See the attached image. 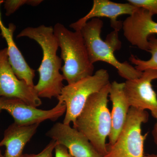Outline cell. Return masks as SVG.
I'll use <instances>...</instances> for the list:
<instances>
[{
	"label": "cell",
	"instance_id": "ba28073f",
	"mask_svg": "<svg viewBox=\"0 0 157 157\" xmlns=\"http://www.w3.org/2000/svg\"><path fill=\"white\" fill-rule=\"evenodd\" d=\"M19 99L33 107L42 104L34 87L17 78L9 63L7 48L0 50V98Z\"/></svg>",
	"mask_w": 157,
	"mask_h": 157
},
{
	"label": "cell",
	"instance_id": "8fae6325",
	"mask_svg": "<svg viewBox=\"0 0 157 157\" xmlns=\"http://www.w3.org/2000/svg\"><path fill=\"white\" fill-rule=\"evenodd\" d=\"M147 10L137 8L122 23L124 35L132 45L141 50L148 51L149 37L157 34V22Z\"/></svg>",
	"mask_w": 157,
	"mask_h": 157
},
{
	"label": "cell",
	"instance_id": "ac0fdd59",
	"mask_svg": "<svg viewBox=\"0 0 157 157\" xmlns=\"http://www.w3.org/2000/svg\"><path fill=\"white\" fill-rule=\"evenodd\" d=\"M128 2L138 8L147 10L152 14H157V0H128Z\"/></svg>",
	"mask_w": 157,
	"mask_h": 157
},
{
	"label": "cell",
	"instance_id": "7a4b0ae2",
	"mask_svg": "<svg viewBox=\"0 0 157 157\" xmlns=\"http://www.w3.org/2000/svg\"><path fill=\"white\" fill-rule=\"evenodd\" d=\"M110 85L90 96L73 127L87 137L102 157L107 154L106 139L111 131V114L107 106Z\"/></svg>",
	"mask_w": 157,
	"mask_h": 157
},
{
	"label": "cell",
	"instance_id": "52a82bcc",
	"mask_svg": "<svg viewBox=\"0 0 157 157\" xmlns=\"http://www.w3.org/2000/svg\"><path fill=\"white\" fill-rule=\"evenodd\" d=\"M7 111L12 117L14 123L21 126L39 124L49 120L56 121L66 113V105L59 101L54 107L49 110H42L26 104L15 98H0V113Z\"/></svg>",
	"mask_w": 157,
	"mask_h": 157
},
{
	"label": "cell",
	"instance_id": "6da1fadb",
	"mask_svg": "<svg viewBox=\"0 0 157 157\" xmlns=\"http://www.w3.org/2000/svg\"><path fill=\"white\" fill-rule=\"evenodd\" d=\"M26 37L35 40L42 48L43 58L38 69L39 79L34 88L40 98H57L64 85V78L60 73L62 59L57 55L59 48L56 37L52 26L41 25L27 27L23 30L17 38Z\"/></svg>",
	"mask_w": 157,
	"mask_h": 157
},
{
	"label": "cell",
	"instance_id": "7c38bea8",
	"mask_svg": "<svg viewBox=\"0 0 157 157\" xmlns=\"http://www.w3.org/2000/svg\"><path fill=\"white\" fill-rule=\"evenodd\" d=\"M130 3H117L109 0H94L92 9L84 17L71 24L70 27L75 31H80L90 19L96 17H106L110 20L111 27L118 32L122 28V23L117 17L123 14L131 15L137 9Z\"/></svg>",
	"mask_w": 157,
	"mask_h": 157
},
{
	"label": "cell",
	"instance_id": "9c48e42d",
	"mask_svg": "<svg viewBox=\"0 0 157 157\" xmlns=\"http://www.w3.org/2000/svg\"><path fill=\"white\" fill-rule=\"evenodd\" d=\"M157 79V70H147L139 78L124 82V92L130 107L151 112L157 119V97L151 82Z\"/></svg>",
	"mask_w": 157,
	"mask_h": 157
},
{
	"label": "cell",
	"instance_id": "30bf717a",
	"mask_svg": "<svg viewBox=\"0 0 157 157\" xmlns=\"http://www.w3.org/2000/svg\"><path fill=\"white\" fill-rule=\"evenodd\" d=\"M46 135L65 147L73 157H103L81 132L70 125L57 122Z\"/></svg>",
	"mask_w": 157,
	"mask_h": 157
},
{
	"label": "cell",
	"instance_id": "603a6c76",
	"mask_svg": "<svg viewBox=\"0 0 157 157\" xmlns=\"http://www.w3.org/2000/svg\"><path fill=\"white\" fill-rule=\"evenodd\" d=\"M0 157H4V155H2V154L1 149H0Z\"/></svg>",
	"mask_w": 157,
	"mask_h": 157
},
{
	"label": "cell",
	"instance_id": "5bb4252c",
	"mask_svg": "<svg viewBox=\"0 0 157 157\" xmlns=\"http://www.w3.org/2000/svg\"><path fill=\"white\" fill-rule=\"evenodd\" d=\"M124 82L113 81L110 83L109 97L112 103L111 114V128L107 147L115 143L126 120L130 107L124 92Z\"/></svg>",
	"mask_w": 157,
	"mask_h": 157
},
{
	"label": "cell",
	"instance_id": "ffe728a7",
	"mask_svg": "<svg viewBox=\"0 0 157 157\" xmlns=\"http://www.w3.org/2000/svg\"><path fill=\"white\" fill-rule=\"evenodd\" d=\"M55 157H73L70 154L67 149L59 144H57L55 148Z\"/></svg>",
	"mask_w": 157,
	"mask_h": 157
},
{
	"label": "cell",
	"instance_id": "e0dca14e",
	"mask_svg": "<svg viewBox=\"0 0 157 157\" xmlns=\"http://www.w3.org/2000/svg\"><path fill=\"white\" fill-rule=\"evenodd\" d=\"M42 2V0H6L3 1V3L6 10V15L9 16L24 5L36 6Z\"/></svg>",
	"mask_w": 157,
	"mask_h": 157
},
{
	"label": "cell",
	"instance_id": "5b68a950",
	"mask_svg": "<svg viewBox=\"0 0 157 157\" xmlns=\"http://www.w3.org/2000/svg\"><path fill=\"white\" fill-rule=\"evenodd\" d=\"M110 83L109 73L107 70L100 69L92 76H88L73 84L64 86L59 101L64 103L66 114L63 123L74 125L90 96L100 91Z\"/></svg>",
	"mask_w": 157,
	"mask_h": 157
},
{
	"label": "cell",
	"instance_id": "2e32d148",
	"mask_svg": "<svg viewBox=\"0 0 157 157\" xmlns=\"http://www.w3.org/2000/svg\"><path fill=\"white\" fill-rule=\"evenodd\" d=\"M148 52L151 54V57L148 60L144 61L137 58L135 56L132 55L129 60L136 66L135 69L144 72L147 70H157V38L154 35L149 37Z\"/></svg>",
	"mask_w": 157,
	"mask_h": 157
},
{
	"label": "cell",
	"instance_id": "9a60e30c",
	"mask_svg": "<svg viewBox=\"0 0 157 157\" xmlns=\"http://www.w3.org/2000/svg\"><path fill=\"white\" fill-rule=\"evenodd\" d=\"M39 124L21 126L13 123L6 129L0 147L5 146L4 157H24L23 151L26 144L36 134Z\"/></svg>",
	"mask_w": 157,
	"mask_h": 157
},
{
	"label": "cell",
	"instance_id": "d6986e66",
	"mask_svg": "<svg viewBox=\"0 0 157 157\" xmlns=\"http://www.w3.org/2000/svg\"><path fill=\"white\" fill-rule=\"evenodd\" d=\"M57 143L52 140L42 151L37 154H25L24 157H52L53 151Z\"/></svg>",
	"mask_w": 157,
	"mask_h": 157
},
{
	"label": "cell",
	"instance_id": "8992f818",
	"mask_svg": "<svg viewBox=\"0 0 157 157\" xmlns=\"http://www.w3.org/2000/svg\"><path fill=\"white\" fill-rule=\"evenodd\" d=\"M146 110L131 107L126 120L115 143L107 147L103 157H144V143L147 133H141V125L148 120Z\"/></svg>",
	"mask_w": 157,
	"mask_h": 157
},
{
	"label": "cell",
	"instance_id": "7402d4cb",
	"mask_svg": "<svg viewBox=\"0 0 157 157\" xmlns=\"http://www.w3.org/2000/svg\"><path fill=\"white\" fill-rule=\"evenodd\" d=\"M145 157H157V155H148L147 156H144Z\"/></svg>",
	"mask_w": 157,
	"mask_h": 157
},
{
	"label": "cell",
	"instance_id": "277c9868",
	"mask_svg": "<svg viewBox=\"0 0 157 157\" xmlns=\"http://www.w3.org/2000/svg\"><path fill=\"white\" fill-rule=\"evenodd\" d=\"M103 26V21L94 18L88 21L80 30L92 63L106 62L115 67L120 76L127 80L139 78L143 72L136 70L128 62L119 61L114 56L113 52L121 48V44L112 39L104 41L101 39Z\"/></svg>",
	"mask_w": 157,
	"mask_h": 157
},
{
	"label": "cell",
	"instance_id": "4fadbf2b",
	"mask_svg": "<svg viewBox=\"0 0 157 157\" xmlns=\"http://www.w3.org/2000/svg\"><path fill=\"white\" fill-rule=\"evenodd\" d=\"M2 2H0V4ZM16 26L9 24L8 27L3 24L0 14L1 35L7 42L9 60L14 74L20 80H24L31 87H34L33 79L35 71L29 66L22 54L17 48L13 39V34Z\"/></svg>",
	"mask_w": 157,
	"mask_h": 157
},
{
	"label": "cell",
	"instance_id": "3957f363",
	"mask_svg": "<svg viewBox=\"0 0 157 157\" xmlns=\"http://www.w3.org/2000/svg\"><path fill=\"white\" fill-rule=\"evenodd\" d=\"M53 29L61 51V58L64 62L61 70L68 84L92 76L94 67L90 60L81 31L72 32L59 23Z\"/></svg>",
	"mask_w": 157,
	"mask_h": 157
},
{
	"label": "cell",
	"instance_id": "cb8c5ba5",
	"mask_svg": "<svg viewBox=\"0 0 157 157\" xmlns=\"http://www.w3.org/2000/svg\"></svg>",
	"mask_w": 157,
	"mask_h": 157
},
{
	"label": "cell",
	"instance_id": "44dd1931",
	"mask_svg": "<svg viewBox=\"0 0 157 157\" xmlns=\"http://www.w3.org/2000/svg\"><path fill=\"white\" fill-rule=\"evenodd\" d=\"M152 134L155 143V144L157 147V119L156 123L155 124L154 126L152 132Z\"/></svg>",
	"mask_w": 157,
	"mask_h": 157
}]
</instances>
